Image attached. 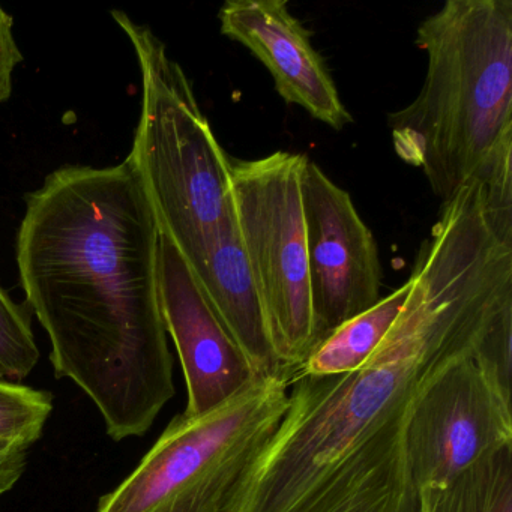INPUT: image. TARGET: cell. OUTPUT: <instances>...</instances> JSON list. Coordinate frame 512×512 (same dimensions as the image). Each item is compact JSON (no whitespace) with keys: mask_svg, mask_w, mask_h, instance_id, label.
<instances>
[{"mask_svg":"<svg viewBox=\"0 0 512 512\" xmlns=\"http://www.w3.org/2000/svg\"><path fill=\"white\" fill-rule=\"evenodd\" d=\"M410 293L358 370L293 374L289 406L227 512H421L406 431L443 370L512 316V224L479 200L443 203Z\"/></svg>","mask_w":512,"mask_h":512,"instance_id":"cell-1","label":"cell"},{"mask_svg":"<svg viewBox=\"0 0 512 512\" xmlns=\"http://www.w3.org/2000/svg\"><path fill=\"white\" fill-rule=\"evenodd\" d=\"M16 262L56 377L91 398L110 439L148 433L176 391L160 229L128 158L50 173L26 196Z\"/></svg>","mask_w":512,"mask_h":512,"instance_id":"cell-2","label":"cell"},{"mask_svg":"<svg viewBox=\"0 0 512 512\" xmlns=\"http://www.w3.org/2000/svg\"><path fill=\"white\" fill-rule=\"evenodd\" d=\"M415 44L427 55L424 86L388 125L395 154L445 202L512 158V2L448 0Z\"/></svg>","mask_w":512,"mask_h":512,"instance_id":"cell-3","label":"cell"},{"mask_svg":"<svg viewBox=\"0 0 512 512\" xmlns=\"http://www.w3.org/2000/svg\"><path fill=\"white\" fill-rule=\"evenodd\" d=\"M110 16L130 41L142 80L128 161L142 181L161 235L196 272L220 230L235 218L232 160L166 44L125 11L113 10Z\"/></svg>","mask_w":512,"mask_h":512,"instance_id":"cell-4","label":"cell"},{"mask_svg":"<svg viewBox=\"0 0 512 512\" xmlns=\"http://www.w3.org/2000/svg\"><path fill=\"white\" fill-rule=\"evenodd\" d=\"M290 380L256 379L202 415L179 413L95 512H227L283 421Z\"/></svg>","mask_w":512,"mask_h":512,"instance_id":"cell-5","label":"cell"},{"mask_svg":"<svg viewBox=\"0 0 512 512\" xmlns=\"http://www.w3.org/2000/svg\"><path fill=\"white\" fill-rule=\"evenodd\" d=\"M308 157L230 161L236 226L278 358L295 374L314 347L302 179Z\"/></svg>","mask_w":512,"mask_h":512,"instance_id":"cell-6","label":"cell"},{"mask_svg":"<svg viewBox=\"0 0 512 512\" xmlns=\"http://www.w3.org/2000/svg\"><path fill=\"white\" fill-rule=\"evenodd\" d=\"M508 443L511 403L475 356L449 365L416 398L407 424V467L419 497L442 490L482 455Z\"/></svg>","mask_w":512,"mask_h":512,"instance_id":"cell-7","label":"cell"},{"mask_svg":"<svg viewBox=\"0 0 512 512\" xmlns=\"http://www.w3.org/2000/svg\"><path fill=\"white\" fill-rule=\"evenodd\" d=\"M302 197L316 347L382 299L383 271L376 239L352 197L310 160Z\"/></svg>","mask_w":512,"mask_h":512,"instance_id":"cell-8","label":"cell"},{"mask_svg":"<svg viewBox=\"0 0 512 512\" xmlns=\"http://www.w3.org/2000/svg\"><path fill=\"white\" fill-rule=\"evenodd\" d=\"M160 298L167 335L178 350L187 383L185 415H202L260 379L187 262L161 233Z\"/></svg>","mask_w":512,"mask_h":512,"instance_id":"cell-9","label":"cell"},{"mask_svg":"<svg viewBox=\"0 0 512 512\" xmlns=\"http://www.w3.org/2000/svg\"><path fill=\"white\" fill-rule=\"evenodd\" d=\"M218 20L224 37L247 47L268 68L286 103L302 107L332 130L352 124L328 65L286 0H229Z\"/></svg>","mask_w":512,"mask_h":512,"instance_id":"cell-10","label":"cell"},{"mask_svg":"<svg viewBox=\"0 0 512 512\" xmlns=\"http://www.w3.org/2000/svg\"><path fill=\"white\" fill-rule=\"evenodd\" d=\"M203 295L250 361L257 377L286 376L242 248L236 217L223 226L203 265L193 272Z\"/></svg>","mask_w":512,"mask_h":512,"instance_id":"cell-11","label":"cell"},{"mask_svg":"<svg viewBox=\"0 0 512 512\" xmlns=\"http://www.w3.org/2000/svg\"><path fill=\"white\" fill-rule=\"evenodd\" d=\"M409 293L410 281L407 280L370 310L338 326L311 350L295 374L329 376L361 368L385 340L389 329L400 316Z\"/></svg>","mask_w":512,"mask_h":512,"instance_id":"cell-12","label":"cell"},{"mask_svg":"<svg viewBox=\"0 0 512 512\" xmlns=\"http://www.w3.org/2000/svg\"><path fill=\"white\" fill-rule=\"evenodd\" d=\"M421 512H512V443L482 455L451 484L422 497Z\"/></svg>","mask_w":512,"mask_h":512,"instance_id":"cell-13","label":"cell"},{"mask_svg":"<svg viewBox=\"0 0 512 512\" xmlns=\"http://www.w3.org/2000/svg\"><path fill=\"white\" fill-rule=\"evenodd\" d=\"M40 349L32 313L0 286V380L20 383L37 367Z\"/></svg>","mask_w":512,"mask_h":512,"instance_id":"cell-14","label":"cell"},{"mask_svg":"<svg viewBox=\"0 0 512 512\" xmlns=\"http://www.w3.org/2000/svg\"><path fill=\"white\" fill-rule=\"evenodd\" d=\"M53 412V397L46 391L0 380V439L37 443Z\"/></svg>","mask_w":512,"mask_h":512,"instance_id":"cell-15","label":"cell"},{"mask_svg":"<svg viewBox=\"0 0 512 512\" xmlns=\"http://www.w3.org/2000/svg\"><path fill=\"white\" fill-rule=\"evenodd\" d=\"M23 59L14 35V17L0 5V104L7 103L13 95L14 73Z\"/></svg>","mask_w":512,"mask_h":512,"instance_id":"cell-16","label":"cell"},{"mask_svg":"<svg viewBox=\"0 0 512 512\" xmlns=\"http://www.w3.org/2000/svg\"><path fill=\"white\" fill-rule=\"evenodd\" d=\"M32 445L25 439H0V497L13 490L22 478Z\"/></svg>","mask_w":512,"mask_h":512,"instance_id":"cell-17","label":"cell"},{"mask_svg":"<svg viewBox=\"0 0 512 512\" xmlns=\"http://www.w3.org/2000/svg\"><path fill=\"white\" fill-rule=\"evenodd\" d=\"M485 182H487V181H485ZM488 184H491V182H488ZM491 185H496V184H491ZM496 187H499V185H496ZM499 188H502V187H499ZM502 190H505V188H502ZM505 191H506V193H509L508 190H505ZM509 194H511V193H509ZM511 196H512V194H511Z\"/></svg>","mask_w":512,"mask_h":512,"instance_id":"cell-18","label":"cell"}]
</instances>
